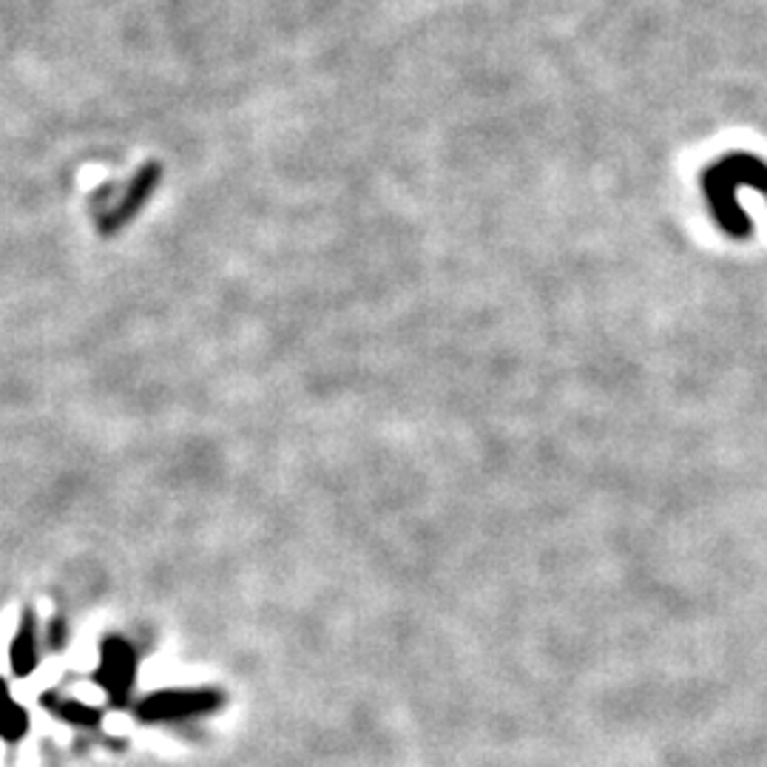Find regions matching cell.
<instances>
[{
  "label": "cell",
  "mask_w": 767,
  "mask_h": 767,
  "mask_svg": "<svg viewBox=\"0 0 767 767\" xmlns=\"http://www.w3.org/2000/svg\"><path fill=\"white\" fill-rule=\"evenodd\" d=\"M222 705L216 691H160L140 705V716L145 722H173L185 716H200Z\"/></svg>",
  "instance_id": "6da1fadb"
},
{
  "label": "cell",
  "mask_w": 767,
  "mask_h": 767,
  "mask_svg": "<svg viewBox=\"0 0 767 767\" xmlns=\"http://www.w3.org/2000/svg\"><path fill=\"white\" fill-rule=\"evenodd\" d=\"M26 727H29V716L23 714L21 705H14L9 699L0 705V736L9 742H17L26 734Z\"/></svg>",
  "instance_id": "8992f818"
},
{
  "label": "cell",
  "mask_w": 767,
  "mask_h": 767,
  "mask_svg": "<svg viewBox=\"0 0 767 767\" xmlns=\"http://www.w3.org/2000/svg\"><path fill=\"white\" fill-rule=\"evenodd\" d=\"M37 662V642H34V620L32 614L23 617L21 631H17L14 642H12V668L17 677L32 674V668Z\"/></svg>",
  "instance_id": "3957f363"
},
{
  "label": "cell",
  "mask_w": 767,
  "mask_h": 767,
  "mask_svg": "<svg viewBox=\"0 0 767 767\" xmlns=\"http://www.w3.org/2000/svg\"><path fill=\"white\" fill-rule=\"evenodd\" d=\"M154 180H156V176H154V171H145V173L140 176V180H136L134 191H131V193L126 196V202H123L120 208H117V210H114V213L108 216V222L103 225V230H117V228H120V225H126V222L131 220V216H134V210H136V208H140V205H143V202L148 200V191L154 188Z\"/></svg>",
  "instance_id": "277c9868"
},
{
  "label": "cell",
  "mask_w": 767,
  "mask_h": 767,
  "mask_svg": "<svg viewBox=\"0 0 767 767\" xmlns=\"http://www.w3.org/2000/svg\"><path fill=\"white\" fill-rule=\"evenodd\" d=\"M46 707H54V714L66 719V722H74V725H97L100 722V714L94 711V707L83 705V702H71V699H43Z\"/></svg>",
  "instance_id": "5b68a950"
},
{
  "label": "cell",
  "mask_w": 767,
  "mask_h": 767,
  "mask_svg": "<svg viewBox=\"0 0 767 767\" xmlns=\"http://www.w3.org/2000/svg\"><path fill=\"white\" fill-rule=\"evenodd\" d=\"M136 677V657L126 640H108L100 654V671L97 679L114 699H126Z\"/></svg>",
  "instance_id": "7a4b0ae2"
},
{
  "label": "cell",
  "mask_w": 767,
  "mask_h": 767,
  "mask_svg": "<svg viewBox=\"0 0 767 767\" xmlns=\"http://www.w3.org/2000/svg\"><path fill=\"white\" fill-rule=\"evenodd\" d=\"M6 702V685H4V679H0V705Z\"/></svg>",
  "instance_id": "52a82bcc"
}]
</instances>
